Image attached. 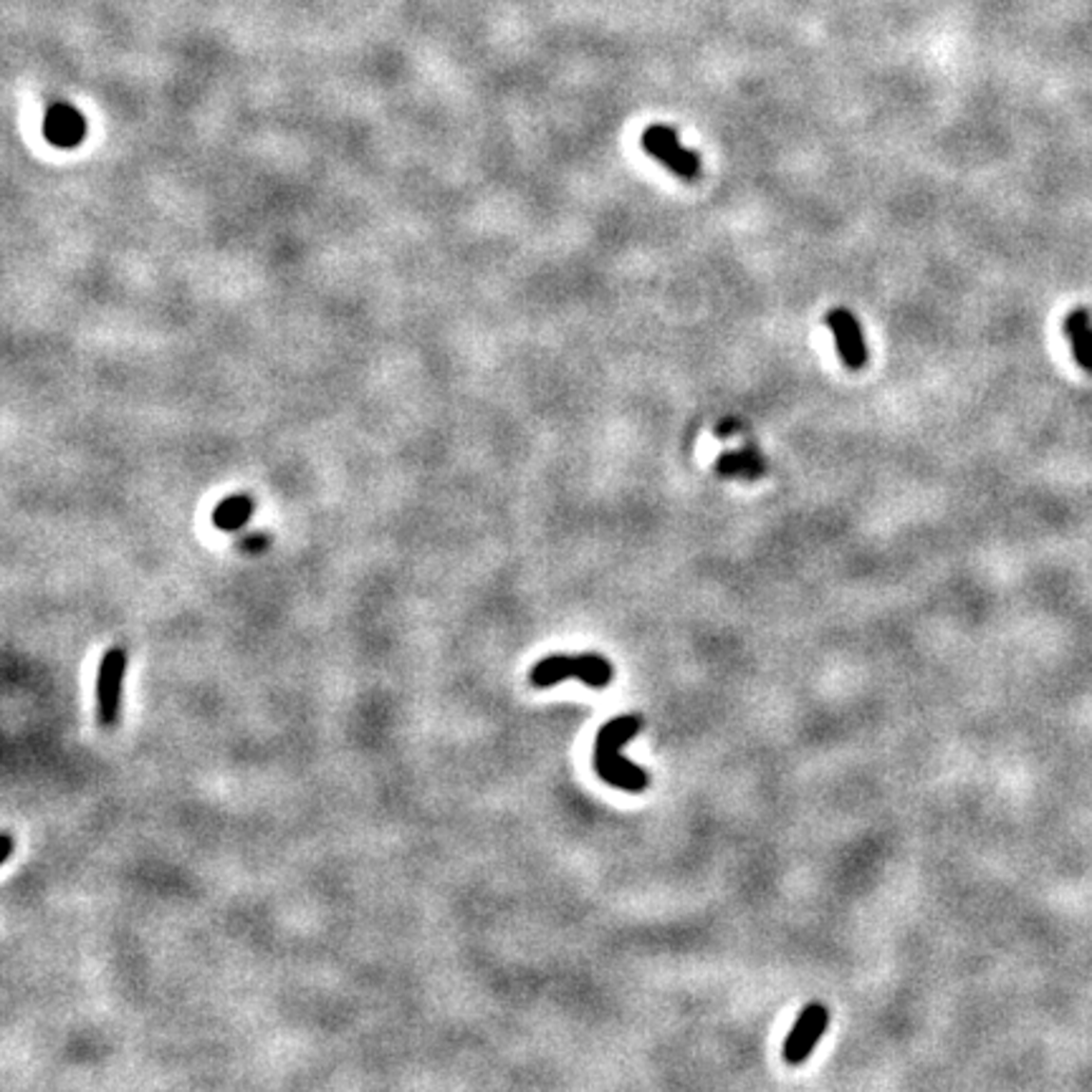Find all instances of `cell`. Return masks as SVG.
Wrapping results in <instances>:
<instances>
[{
    "label": "cell",
    "instance_id": "obj_3",
    "mask_svg": "<svg viewBox=\"0 0 1092 1092\" xmlns=\"http://www.w3.org/2000/svg\"><path fill=\"white\" fill-rule=\"evenodd\" d=\"M129 653L121 645H114L102 656L97 671V721L102 729H117L121 718V688L127 676Z\"/></svg>",
    "mask_w": 1092,
    "mask_h": 1092
},
{
    "label": "cell",
    "instance_id": "obj_7",
    "mask_svg": "<svg viewBox=\"0 0 1092 1092\" xmlns=\"http://www.w3.org/2000/svg\"><path fill=\"white\" fill-rule=\"evenodd\" d=\"M44 132L46 139L56 147H76L86 135V121L74 106L56 104L46 114Z\"/></svg>",
    "mask_w": 1092,
    "mask_h": 1092
},
{
    "label": "cell",
    "instance_id": "obj_10",
    "mask_svg": "<svg viewBox=\"0 0 1092 1092\" xmlns=\"http://www.w3.org/2000/svg\"><path fill=\"white\" fill-rule=\"evenodd\" d=\"M250 516H253V501L249 496H231L215 509L213 521L223 531H238L249 524Z\"/></svg>",
    "mask_w": 1092,
    "mask_h": 1092
},
{
    "label": "cell",
    "instance_id": "obj_11",
    "mask_svg": "<svg viewBox=\"0 0 1092 1092\" xmlns=\"http://www.w3.org/2000/svg\"><path fill=\"white\" fill-rule=\"evenodd\" d=\"M266 544H268L266 536H250V539H243L238 546H241V551H261L266 549Z\"/></svg>",
    "mask_w": 1092,
    "mask_h": 1092
},
{
    "label": "cell",
    "instance_id": "obj_5",
    "mask_svg": "<svg viewBox=\"0 0 1092 1092\" xmlns=\"http://www.w3.org/2000/svg\"><path fill=\"white\" fill-rule=\"evenodd\" d=\"M829 1027V1009L824 1004H806L799 1019L791 1027L789 1037L784 1040V1063L787 1064H802L809 1060V1055L817 1047V1042L822 1040V1034L827 1032Z\"/></svg>",
    "mask_w": 1092,
    "mask_h": 1092
},
{
    "label": "cell",
    "instance_id": "obj_9",
    "mask_svg": "<svg viewBox=\"0 0 1092 1092\" xmlns=\"http://www.w3.org/2000/svg\"><path fill=\"white\" fill-rule=\"evenodd\" d=\"M1064 334L1070 337L1072 355L1083 369H1092V322L1087 311H1072L1064 319Z\"/></svg>",
    "mask_w": 1092,
    "mask_h": 1092
},
{
    "label": "cell",
    "instance_id": "obj_6",
    "mask_svg": "<svg viewBox=\"0 0 1092 1092\" xmlns=\"http://www.w3.org/2000/svg\"><path fill=\"white\" fill-rule=\"evenodd\" d=\"M827 326L829 332L835 334L837 355L842 360L847 369H862L867 362V347L862 340V329H860L858 319L852 317L847 309H835L827 314Z\"/></svg>",
    "mask_w": 1092,
    "mask_h": 1092
},
{
    "label": "cell",
    "instance_id": "obj_2",
    "mask_svg": "<svg viewBox=\"0 0 1092 1092\" xmlns=\"http://www.w3.org/2000/svg\"><path fill=\"white\" fill-rule=\"evenodd\" d=\"M566 678H580L589 688H607L615 678V668L607 657L587 653V656L542 657L528 673V683L534 688H551Z\"/></svg>",
    "mask_w": 1092,
    "mask_h": 1092
},
{
    "label": "cell",
    "instance_id": "obj_4",
    "mask_svg": "<svg viewBox=\"0 0 1092 1092\" xmlns=\"http://www.w3.org/2000/svg\"><path fill=\"white\" fill-rule=\"evenodd\" d=\"M642 150L648 152L650 157H656L663 167H668L673 175H678L680 180H695L701 177V157L694 150H686L680 144L676 129L663 127V124H653L642 132L640 137Z\"/></svg>",
    "mask_w": 1092,
    "mask_h": 1092
},
{
    "label": "cell",
    "instance_id": "obj_8",
    "mask_svg": "<svg viewBox=\"0 0 1092 1092\" xmlns=\"http://www.w3.org/2000/svg\"><path fill=\"white\" fill-rule=\"evenodd\" d=\"M716 471L724 478H749V481H756V478L767 473V460L761 458V453L756 448L746 445L741 451L721 453L716 460Z\"/></svg>",
    "mask_w": 1092,
    "mask_h": 1092
},
{
    "label": "cell",
    "instance_id": "obj_12",
    "mask_svg": "<svg viewBox=\"0 0 1092 1092\" xmlns=\"http://www.w3.org/2000/svg\"><path fill=\"white\" fill-rule=\"evenodd\" d=\"M3 844H6V852H3V862H8V860H10V855H13V835H10V832H3Z\"/></svg>",
    "mask_w": 1092,
    "mask_h": 1092
},
{
    "label": "cell",
    "instance_id": "obj_1",
    "mask_svg": "<svg viewBox=\"0 0 1092 1092\" xmlns=\"http://www.w3.org/2000/svg\"><path fill=\"white\" fill-rule=\"evenodd\" d=\"M642 718L640 716H620L612 718L600 729L595 744V768L600 779L612 787H618L622 791H633L640 794L642 789H648L650 774L630 759H625L620 749L640 733Z\"/></svg>",
    "mask_w": 1092,
    "mask_h": 1092
}]
</instances>
